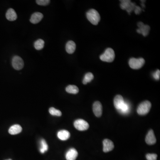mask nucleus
Returning a JSON list of instances; mask_svg holds the SVG:
<instances>
[{
    "mask_svg": "<svg viewBox=\"0 0 160 160\" xmlns=\"http://www.w3.org/2000/svg\"><path fill=\"white\" fill-rule=\"evenodd\" d=\"M114 105L119 113L126 114L129 112V106L125 102L123 97L121 95H117L114 99Z\"/></svg>",
    "mask_w": 160,
    "mask_h": 160,
    "instance_id": "nucleus-1",
    "label": "nucleus"
},
{
    "mask_svg": "<svg viewBox=\"0 0 160 160\" xmlns=\"http://www.w3.org/2000/svg\"><path fill=\"white\" fill-rule=\"evenodd\" d=\"M86 17L91 23L94 25H97L101 19L99 13L94 9L89 10L86 13Z\"/></svg>",
    "mask_w": 160,
    "mask_h": 160,
    "instance_id": "nucleus-2",
    "label": "nucleus"
},
{
    "mask_svg": "<svg viewBox=\"0 0 160 160\" xmlns=\"http://www.w3.org/2000/svg\"><path fill=\"white\" fill-rule=\"evenodd\" d=\"M151 106L152 105L149 101L143 102L138 105L137 108V113L140 115H145L148 114L151 109Z\"/></svg>",
    "mask_w": 160,
    "mask_h": 160,
    "instance_id": "nucleus-3",
    "label": "nucleus"
},
{
    "mask_svg": "<svg viewBox=\"0 0 160 160\" xmlns=\"http://www.w3.org/2000/svg\"><path fill=\"white\" fill-rule=\"evenodd\" d=\"M114 51L111 48H107L105 50L103 54L100 56V59L103 61L107 62H111L114 61L115 58Z\"/></svg>",
    "mask_w": 160,
    "mask_h": 160,
    "instance_id": "nucleus-4",
    "label": "nucleus"
},
{
    "mask_svg": "<svg viewBox=\"0 0 160 160\" xmlns=\"http://www.w3.org/2000/svg\"><path fill=\"white\" fill-rule=\"evenodd\" d=\"M145 60L143 58H131L129 59V66L132 69L134 70H138L142 68L144 65L145 64Z\"/></svg>",
    "mask_w": 160,
    "mask_h": 160,
    "instance_id": "nucleus-5",
    "label": "nucleus"
},
{
    "mask_svg": "<svg viewBox=\"0 0 160 160\" xmlns=\"http://www.w3.org/2000/svg\"><path fill=\"white\" fill-rule=\"evenodd\" d=\"M74 126L76 129L79 131H85L89 129V123L83 119H78L74 122Z\"/></svg>",
    "mask_w": 160,
    "mask_h": 160,
    "instance_id": "nucleus-6",
    "label": "nucleus"
},
{
    "mask_svg": "<svg viewBox=\"0 0 160 160\" xmlns=\"http://www.w3.org/2000/svg\"><path fill=\"white\" fill-rule=\"evenodd\" d=\"M12 66L15 70H21L24 66L23 60L21 57L15 56L13 57L12 60Z\"/></svg>",
    "mask_w": 160,
    "mask_h": 160,
    "instance_id": "nucleus-7",
    "label": "nucleus"
},
{
    "mask_svg": "<svg viewBox=\"0 0 160 160\" xmlns=\"http://www.w3.org/2000/svg\"><path fill=\"white\" fill-rule=\"evenodd\" d=\"M139 28L137 30V32L140 34H142L144 36H147L150 30V27L148 25H145L142 22H138L137 24Z\"/></svg>",
    "mask_w": 160,
    "mask_h": 160,
    "instance_id": "nucleus-8",
    "label": "nucleus"
},
{
    "mask_svg": "<svg viewBox=\"0 0 160 160\" xmlns=\"http://www.w3.org/2000/svg\"><path fill=\"white\" fill-rule=\"evenodd\" d=\"M93 113L97 117H100L102 114V106L99 101H96L92 106Z\"/></svg>",
    "mask_w": 160,
    "mask_h": 160,
    "instance_id": "nucleus-9",
    "label": "nucleus"
},
{
    "mask_svg": "<svg viewBox=\"0 0 160 160\" xmlns=\"http://www.w3.org/2000/svg\"><path fill=\"white\" fill-rule=\"evenodd\" d=\"M103 150L105 153H107L112 151L114 147L113 142L108 139L104 140L103 141Z\"/></svg>",
    "mask_w": 160,
    "mask_h": 160,
    "instance_id": "nucleus-10",
    "label": "nucleus"
},
{
    "mask_svg": "<svg viewBox=\"0 0 160 160\" xmlns=\"http://www.w3.org/2000/svg\"><path fill=\"white\" fill-rule=\"evenodd\" d=\"M156 138L153 129L149 131L146 137V142L148 145H153L156 143Z\"/></svg>",
    "mask_w": 160,
    "mask_h": 160,
    "instance_id": "nucleus-11",
    "label": "nucleus"
},
{
    "mask_svg": "<svg viewBox=\"0 0 160 160\" xmlns=\"http://www.w3.org/2000/svg\"><path fill=\"white\" fill-rule=\"evenodd\" d=\"M43 18V15L39 12H35L31 15L30 21L33 24H38L41 21Z\"/></svg>",
    "mask_w": 160,
    "mask_h": 160,
    "instance_id": "nucleus-12",
    "label": "nucleus"
},
{
    "mask_svg": "<svg viewBox=\"0 0 160 160\" xmlns=\"http://www.w3.org/2000/svg\"><path fill=\"white\" fill-rule=\"evenodd\" d=\"M78 152L74 148H71L69 149L65 155L67 160H75L78 157Z\"/></svg>",
    "mask_w": 160,
    "mask_h": 160,
    "instance_id": "nucleus-13",
    "label": "nucleus"
},
{
    "mask_svg": "<svg viewBox=\"0 0 160 160\" xmlns=\"http://www.w3.org/2000/svg\"><path fill=\"white\" fill-rule=\"evenodd\" d=\"M22 128L20 125L18 124L12 125L9 129V133L11 135H16L22 131Z\"/></svg>",
    "mask_w": 160,
    "mask_h": 160,
    "instance_id": "nucleus-14",
    "label": "nucleus"
},
{
    "mask_svg": "<svg viewBox=\"0 0 160 160\" xmlns=\"http://www.w3.org/2000/svg\"><path fill=\"white\" fill-rule=\"evenodd\" d=\"M6 18L9 21H14L17 19V14L13 9L10 8L7 11Z\"/></svg>",
    "mask_w": 160,
    "mask_h": 160,
    "instance_id": "nucleus-15",
    "label": "nucleus"
},
{
    "mask_svg": "<svg viewBox=\"0 0 160 160\" xmlns=\"http://www.w3.org/2000/svg\"><path fill=\"white\" fill-rule=\"evenodd\" d=\"M58 138L62 141H66L69 139L70 134L69 131L66 130H61L58 133Z\"/></svg>",
    "mask_w": 160,
    "mask_h": 160,
    "instance_id": "nucleus-16",
    "label": "nucleus"
},
{
    "mask_svg": "<svg viewBox=\"0 0 160 160\" xmlns=\"http://www.w3.org/2000/svg\"><path fill=\"white\" fill-rule=\"evenodd\" d=\"M76 45L75 42L72 41H70L66 43L65 49L66 52L69 54H72L76 50Z\"/></svg>",
    "mask_w": 160,
    "mask_h": 160,
    "instance_id": "nucleus-17",
    "label": "nucleus"
},
{
    "mask_svg": "<svg viewBox=\"0 0 160 160\" xmlns=\"http://www.w3.org/2000/svg\"><path fill=\"white\" fill-rule=\"evenodd\" d=\"M66 91L69 93L76 94L79 92V89L76 85H69L66 87Z\"/></svg>",
    "mask_w": 160,
    "mask_h": 160,
    "instance_id": "nucleus-18",
    "label": "nucleus"
},
{
    "mask_svg": "<svg viewBox=\"0 0 160 160\" xmlns=\"http://www.w3.org/2000/svg\"><path fill=\"white\" fill-rule=\"evenodd\" d=\"M41 146L40 148V151L41 154H44L46 151L48 150V146L46 142V140L42 139L40 141Z\"/></svg>",
    "mask_w": 160,
    "mask_h": 160,
    "instance_id": "nucleus-19",
    "label": "nucleus"
},
{
    "mask_svg": "<svg viewBox=\"0 0 160 160\" xmlns=\"http://www.w3.org/2000/svg\"><path fill=\"white\" fill-rule=\"evenodd\" d=\"M44 44H45V42L44 41L41 39H39L34 42V46L36 50H42L44 48Z\"/></svg>",
    "mask_w": 160,
    "mask_h": 160,
    "instance_id": "nucleus-20",
    "label": "nucleus"
},
{
    "mask_svg": "<svg viewBox=\"0 0 160 160\" xmlns=\"http://www.w3.org/2000/svg\"><path fill=\"white\" fill-rule=\"evenodd\" d=\"M94 78V76L91 73H88L85 75L84 78L83 80V83L84 85L87 84L88 83L91 82Z\"/></svg>",
    "mask_w": 160,
    "mask_h": 160,
    "instance_id": "nucleus-21",
    "label": "nucleus"
},
{
    "mask_svg": "<svg viewBox=\"0 0 160 160\" xmlns=\"http://www.w3.org/2000/svg\"><path fill=\"white\" fill-rule=\"evenodd\" d=\"M49 113L51 115L53 116H56L60 117L62 115L61 111L59 110H57L53 107H51L49 109Z\"/></svg>",
    "mask_w": 160,
    "mask_h": 160,
    "instance_id": "nucleus-22",
    "label": "nucleus"
},
{
    "mask_svg": "<svg viewBox=\"0 0 160 160\" xmlns=\"http://www.w3.org/2000/svg\"><path fill=\"white\" fill-rule=\"evenodd\" d=\"M121 2L120 4V6L122 9L126 10V9L128 8V6H129L131 1H120Z\"/></svg>",
    "mask_w": 160,
    "mask_h": 160,
    "instance_id": "nucleus-23",
    "label": "nucleus"
},
{
    "mask_svg": "<svg viewBox=\"0 0 160 160\" xmlns=\"http://www.w3.org/2000/svg\"><path fill=\"white\" fill-rule=\"evenodd\" d=\"M136 6V5L135 3L130 2L129 6H128V8L126 9V11H127V12L129 13V14H130V13H131L132 11L134 10Z\"/></svg>",
    "mask_w": 160,
    "mask_h": 160,
    "instance_id": "nucleus-24",
    "label": "nucleus"
},
{
    "mask_svg": "<svg viewBox=\"0 0 160 160\" xmlns=\"http://www.w3.org/2000/svg\"><path fill=\"white\" fill-rule=\"evenodd\" d=\"M50 0H37L36 3L40 6H46L50 3Z\"/></svg>",
    "mask_w": 160,
    "mask_h": 160,
    "instance_id": "nucleus-25",
    "label": "nucleus"
},
{
    "mask_svg": "<svg viewBox=\"0 0 160 160\" xmlns=\"http://www.w3.org/2000/svg\"><path fill=\"white\" fill-rule=\"evenodd\" d=\"M157 157V154H148L146 155L147 160H156Z\"/></svg>",
    "mask_w": 160,
    "mask_h": 160,
    "instance_id": "nucleus-26",
    "label": "nucleus"
},
{
    "mask_svg": "<svg viewBox=\"0 0 160 160\" xmlns=\"http://www.w3.org/2000/svg\"><path fill=\"white\" fill-rule=\"evenodd\" d=\"M160 70H157L153 74V77L156 80L160 79Z\"/></svg>",
    "mask_w": 160,
    "mask_h": 160,
    "instance_id": "nucleus-27",
    "label": "nucleus"
},
{
    "mask_svg": "<svg viewBox=\"0 0 160 160\" xmlns=\"http://www.w3.org/2000/svg\"><path fill=\"white\" fill-rule=\"evenodd\" d=\"M134 11L136 14H140L141 13L142 9L140 7L136 6L135 8L134 9Z\"/></svg>",
    "mask_w": 160,
    "mask_h": 160,
    "instance_id": "nucleus-28",
    "label": "nucleus"
},
{
    "mask_svg": "<svg viewBox=\"0 0 160 160\" xmlns=\"http://www.w3.org/2000/svg\"><path fill=\"white\" fill-rule=\"evenodd\" d=\"M12 160L11 159H8V160Z\"/></svg>",
    "mask_w": 160,
    "mask_h": 160,
    "instance_id": "nucleus-29",
    "label": "nucleus"
}]
</instances>
